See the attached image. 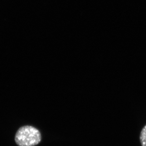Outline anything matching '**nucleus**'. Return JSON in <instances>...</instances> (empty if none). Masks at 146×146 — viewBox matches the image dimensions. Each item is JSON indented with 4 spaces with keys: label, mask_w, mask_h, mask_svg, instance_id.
<instances>
[{
    "label": "nucleus",
    "mask_w": 146,
    "mask_h": 146,
    "mask_svg": "<svg viewBox=\"0 0 146 146\" xmlns=\"http://www.w3.org/2000/svg\"><path fill=\"white\" fill-rule=\"evenodd\" d=\"M139 139L141 146H146V125L141 130Z\"/></svg>",
    "instance_id": "obj_2"
},
{
    "label": "nucleus",
    "mask_w": 146,
    "mask_h": 146,
    "mask_svg": "<svg viewBox=\"0 0 146 146\" xmlns=\"http://www.w3.org/2000/svg\"><path fill=\"white\" fill-rule=\"evenodd\" d=\"M41 141V135L38 129L31 126H24L19 128L15 141L19 146H35Z\"/></svg>",
    "instance_id": "obj_1"
}]
</instances>
